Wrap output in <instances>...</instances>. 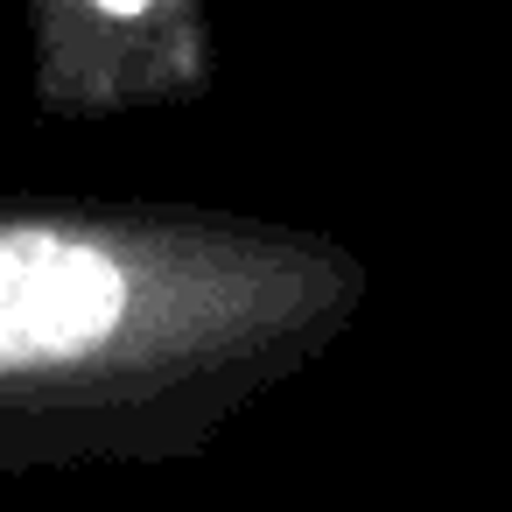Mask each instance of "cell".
I'll use <instances>...</instances> for the list:
<instances>
[{"mask_svg": "<svg viewBox=\"0 0 512 512\" xmlns=\"http://www.w3.org/2000/svg\"><path fill=\"white\" fill-rule=\"evenodd\" d=\"M134 260L71 232H0V372H36L99 351L134 323Z\"/></svg>", "mask_w": 512, "mask_h": 512, "instance_id": "6da1fadb", "label": "cell"}, {"mask_svg": "<svg viewBox=\"0 0 512 512\" xmlns=\"http://www.w3.org/2000/svg\"><path fill=\"white\" fill-rule=\"evenodd\" d=\"M99 8H106V15H141L148 0H99Z\"/></svg>", "mask_w": 512, "mask_h": 512, "instance_id": "7a4b0ae2", "label": "cell"}]
</instances>
